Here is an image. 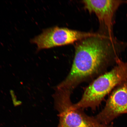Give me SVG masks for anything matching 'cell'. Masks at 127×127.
I'll return each instance as SVG.
<instances>
[{
	"label": "cell",
	"mask_w": 127,
	"mask_h": 127,
	"mask_svg": "<svg viewBox=\"0 0 127 127\" xmlns=\"http://www.w3.org/2000/svg\"><path fill=\"white\" fill-rule=\"evenodd\" d=\"M127 47L126 42L114 35L99 32L77 42L70 71L56 89L72 92L82 82L104 74L109 66L116 64Z\"/></svg>",
	"instance_id": "obj_1"
},
{
	"label": "cell",
	"mask_w": 127,
	"mask_h": 127,
	"mask_svg": "<svg viewBox=\"0 0 127 127\" xmlns=\"http://www.w3.org/2000/svg\"><path fill=\"white\" fill-rule=\"evenodd\" d=\"M127 78V62L119 58L111 70L98 76L86 88L80 100L73 104L74 107L95 110L108 94Z\"/></svg>",
	"instance_id": "obj_2"
},
{
	"label": "cell",
	"mask_w": 127,
	"mask_h": 127,
	"mask_svg": "<svg viewBox=\"0 0 127 127\" xmlns=\"http://www.w3.org/2000/svg\"><path fill=\"white\" fill-rule=\"evenodd\" d=\"M56 90L55 106L59 117L58 127H115L112 125L103 124L95 117L90 116L81 109L74 108L71 101V92Z\"/></svg>",
	"instance_id": "obj_3"
},
{
	"label": "cell",
	"mask_w": 127,
	"mask_h": 127,
	"mask_svg": "<svg viewBox=\"0 0 127 127\" xmlns=\"http://www.w3.org/2000/svg\"><path fill=\"white\" fill-rule=\"evenodd\" d=\"M98 34L55 26L43 30L40 34L31 39L30 42L37 46L38 52L44 49L74 43Z\"/></svg>",
	"instance_id": "obj_4"
},
{
	"label": "cell",
	"mask_w": 127,
	"mask_h": 127,
	"mask_svg": "<svg viewBox=\"0 0 127 127\" xmlns=\"http://www.w3.org/2000/svg\"><path fill=\"white\" fill-rule=\"evenodd\" d=\"M85 9L96 16L99 23V32L113 35V26L116 12L126 0H89L82 1Z\"/></svg>",
	"instance_id": "obj_5"
},
{
	"label": "cell",
	"mask_w": 127,
	"mask_h": 127,
	"mask_svg": "<svg viewBox=\"0 0 127 127\" xmlns=\"http://www.w3.org/2000/svg\"><path fill=\"white\" fill-rule=\"evenodd\" d=\"M127 114V78L112 92L104 108L95 118L99 123L109 125L120 115Z\"/></svg>",
	"instance_id": "obj_6"
}]
</instances>
